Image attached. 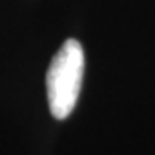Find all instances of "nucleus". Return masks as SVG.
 I'll return each instance as SVG.
<instances>
[{"label": "nucleus", "mask_w": 155, "mask_h": 155, "mask_svg": "<svg viewBox=\"0 0 155 155\" xmlns=\"http://www.w3.org/2000/svg\"><path fill=\"white\" fill-rule=\"evenodd\" d=\"M84 74V52L78 40H66L47 71V98L50 114L64 121L78 104Z\"/></svg>", "instance_id": "1"}]
</instances>
